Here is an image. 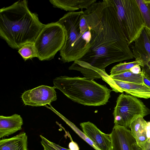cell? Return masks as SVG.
I'll return each mask as SVG.
<instances>
[{
    "label": "cell",
    "instance_id": "obj_1",
    "mask_svg": "<svg viewBox=\"0 0 150 150\" xmlns=\"http://www.w3.org/2000/svg\"><path fill=\"white\" fill-rule=\"evenodd\" d=\"M97 1L83 11L92 36L89 50L78 60L105 70L112 64L134 57L120 27L113 0Z\"/></svg>",
    "mask_w": 150,
    "mask_h": 150
},
{
    "label": "cell",
    "instance_id": "obj_16",
    "mask_svg": "<svg viewBox=\"0 0 150 150\" xmlns=\"http://www.w3.org/2000/svg\"><path fill=\"white\" fill-rule=\"evenodd\" d=\"M50 2L55 8L67 11L74 12L80 9H86L97 1L96 0H50Z\"/></svg>",
    "mask_w": 150,
    "mask_h": 150
},
{
    "label": "cell",
    "instance_id": "obj_14",
    "mask_svg": "<svg viewBox=\"0 0 150 150\" xmlns=\"http://www.w3.org/2000/svg\"><path fill=\"white\" fill-rule=\"evenodd\" d=\"M23 120L15 114L9 116H0V138L12 135L22 129Z\"/></svg>",
    "mask_w": 150,
    "mask_h": 150
},
{
    "label": "cell",
    "instance_id": "obj_4",
    "mask_svg": "<svg viewBox=\"0 0 150 150\" xmlns=\"http://www.w3.org/2000/svg\"><path fill=\"white\" fill-rule=\"evenodd\" d=\"M54 86L73 101L85 105L106 104L112 90L85 77L61 76L53 81Z\"/></svg>",
    "mask_w": 150,
    "mask_h": 150
},
{
    "label": "cell",
    "instance_id": "obj_20",
    "mask_svg": "<svg viewBox=\"0 0 150 150\" xmlns=\"http://www.w3.org/2000/svg\"><path fill=\"white\" fill-rule=\"evenodd\" d=\"M136 65L141 67L142 63L141 62L137 60L129 62L120 63L112 68L110 76H112L129 71L132 67Z\"/></svg>",
    "mask_w": 150,
    "mask_h": 150
},
{
    "label": "cell",
    "instance_id": "obj_26",
    "mask_svg": "<svg viewBox=\"0 0 150 150\" xmlns=\"http://www.w3.org/2000/svg\"><path fill=\"white\" fill-rule=\"evenodd\" d=\"M134 150V149H133Z\"/></svg>",
    "mask_w": 150,
    "mask_h": 150
},
{
    "label": "cell",
    "instance_id": "obj_5",
    "mask_svg": "<svg viewBox=\"0 0 150 150\" xmlns=\"http://www.w3.org/2000/svg\"><path fill=\"white\" fill-rule=\"evenodd\" d=\"M120 27L128 43L134 42L145 27L136 0H113Z\"/></svg>",
    "mask_w": 150,
    "mask_h": 150
},
{
    "label": "cell",
    "instance_id": "obj_2",
    "mask_svg": "<svg viewBox=\"0 0 150 150\" xmlns=\"http://www.w3.org/2000/svg\"><path fill=\"white\" fill-rule=\"evenodd\" d=\"M27 2L19 0L0 9V36L13 49L34 42L45 25L29 10Z\"/></svg>",
    "mask_w": 150,
    "mask_h": 150
},
{
    "label": "cell",
    "instance_id": "obj_18",
    "mask_svg": "<svg viewBox=\"0 0 150 150\" xmlns=\"http://www.w3.org/2000/svg\"><path fill=\"white\" fill-rule=\"evenodd\" d=\"M144 24L150 30V0H136Z\"/></svg>",
    "mask_w": 150,
    "mask_h": 150
},
{
    "label": "cell",
    "instance_id": "obj_17",
    "mask_svg": "<svg viewBox=\"0 0 150 150\" xmlns=\"http://www.w3.org/2000/svg\"><path fill=\"white\" fill-rule=\"evenodd\" d=\"M142 72L134 74L130 70L118 74L110 76L112 79L139 84H144L143 81Z\"/></svg>",
    "mask_w": 150,
    "mask_h": 150
},
{
    "label": "cell",
    "instance_id": "obj_8",
    "mask_svg": "<svg viewBox=\"0 0 150 150\" xmlns=\"http://www.w3.org/2000/svg\"><path fill=\"white\" fill-rule=\"evenodd\" d=\"M134 42L132 47L134 58L142 63V72L150 80V30L144 27Z\"/></svg>",
    "mask_w": 150,
    "mask_h": 150
},
{
    "label": "cell",
    "instance_id": "obj_24",
    "mask_svg": "<svg viewBox=\"0 0 150 150\" xmlns=\"http://www.w3.org/2000/svg\"><path fill=\"white\" fill-rule=\"evenodd\" d=\"M133 147L134 150H150V139L147 141L143 149H140L136 146H134Z\"/></svg>",
    "mask_w": 150,
    "mask_h": 150
},
{
    "label": "cell",
    "instance_id": "obj_15",
    "mask_svg": "<svg viewBox=\"0 0 150 150\" xmlns=\"http://www.w3.org/2000/svg\"><path fill=\"white\" fill-rule=\"evenodd\" d=\"M0 150H29L26 134L22 132L12 137L1 139Z\"/></svg>",
    "mask_w": 150,
    "mask_h": 150
},
{
    "label": "cell",
    "instance_id": "obj_21",
    "mask_svg": "<svg viewBox=\"0 0 150 150\" xmlns=\"http://www.w3.org/2000/svg\"><path fill=\"white\" fill-rule=\"evenodd\" d=\"M40 143L43 148V150H70L62 147L47 139L41 135Z\"/></svg>",
    "mask_w": 150,
    "mask_h": 150
},
{
    "label": "cell",
    "instance_id": "obj_6",
    "mask_svg": "<svg viewBox=\"0 0 150 150\" xmlns=\"http://www.w3.org/2000/svg\"><path fill=\"white\" fill-rule=\"evenodd\" d=\"M66 39L63 27L57 22L45 25L34 42L41 61L50 60L61 50Z\"/></svg>",
    "mask_w": 150,
    "mask_h": 150
},
{
    "label": "cell",
    "instance_id": "obj_10",
    "mask_svg": "<svg viewBox=\"0 0 150 150\" xmlns=\"http://www.w3.org/2000/svg\"><path fill=\"white\" fill-rule=\"evenodd\" d=\"M69 69L79 71L85 77L90 79H102L110 86L113 91L117 92V85L113 79L106 73L105 70L93 67L85 62L79 60L74 61Z\"/></svg>",
    "mask_w": 150,
    "mask_h": 150
},
{
    "label": "cell",
    "instance_id": "obj_22",
    "mask_svg": "<svg viewBox=\"0 0 150 150\" xmlns=\"http://www.w3.org/2000/svg\"><path fill=\"white\" fill-rule=\"evenodd\" d=\"M69 147L70 150H79L77 144L72 140L69 143Z\"/></svg>",
    "mask_w": 150,
    "mask_h": 150
},
{
    "label": "cell",
    "instance_id": "obj_9",
    "mask_svg": "<svg viewBox=\"0 0 150 150\" xmlns=\"http://www.w3.org/2000/svg\"><path fill=\"white\" fill-rule=\"evenodd\" d=\"M55 88L41 85L24 92L21 96L25 105L40 106L50 104L57 99Z\"/></svg>",
    "mask_w": 150,
    "mask_h": 150
},
{
    "label": "cell",
    "instance_id": "obj_13",
    "mask_svg": "<svg viewBox=\"0 0 150 150\" xmlns=\"http://www.w3.org/2000/svg\"><path fill=\"white\" fill-rule=\"evenodd\" d=\"M147 127V122L142 117L135 120L129 127L132 134L136 141V146L141 150L144 149L150 139V129Z\"/></svg>",
    "mask_w": 150,
    "mask_h": 150
},
{
    "label": "cell",
    "instance_id": "obj_19",
    "mask_svg": "<svg viewBox=\"0 0 150 150\" xmlns=\"http://www.w3.org/2000/svg\"><path fill=\"white\" fill-rule=\"evenodd\" d=\"M18 53L25 61L34 57L38 58V55L34 42L25 44L18 50Z\"/></svg>",
    "mask_w": 150,
    "mask_h": 150
},
{
    "label": "cell",
    "instance_id": "obj_7",
    "mask_svg": "<svg viewBox=\"0 0 150 150\" xmlns=\"http://www.w3.org/2000/svg\"><path fill=\"white\" fill-rule=\"evenodd\" d=\"M150 114V110L137 97L122 93L118 97L113 114L115 125L129 128L132 122Z\"/></svg>",
    "mask_w": 150,
    "mask_h": 150
},
{
    "label": "cell",
    "instance_id": "obj_23",
    "mask_svg": "<svg viewBox=\"0 0 150 150\" xmlns=\"http://www.w3.org/2000/svg\"><path fill=\"white\" fill-rule=\"evenodd\" d=\"M130 71L135 74H139L142 73L140 66L139 65H136L130 69Z\"/></svg>",
    "mask_w": 150,
    "mask_h": 150
},
{
    "label": "cell",
    "instance_id": "obj_11",
    "mask_svg": "<svg viewBox=\"0 0 150 150\" xmlns=\"http://www.w3.org/2000/svg\"><path fill=\"white\" fill-rule=\"evenodd\" d=\"M110 134V150H134L133 147L136 142L129 129L114 125Z\"/></svg>",
    "mask_w": 150,
    "mask_h": 150
},
{
    "label": "cell",
    "instance_id": "obj_25",
    "mask_svg": "<svg viewBox=\"0 0 150 150\" xmlns=\"http://www.w3.org/2000/svg\"><path fill=\"white\" fill-rule=\"evenodd\" d=\"M143 81L144 83L147 86L150 87V80L143 74Z\"/></svg>",
    "mask_w": 150,
    "mask_h": 150
},
{
    "label": "cell",
    "instance_id": "obj_3",
    "mask_svg": "<svg viewBox=\"0 0 150 150\" xmlns=\"http://www.w3.org/2000/svg\"><path fill=\"white\" fill-rule=\"evenodd\" d=\"M57 22L66 33L65 42L60 51L61 61L65 63L79 60L89 50L92 36L83 11L69 12Z\"/></svg>",
    "mask_w": 150,
    "mask_h": 150
},
{
    "label": "cell",
    "instance_id": "obj_12",
    "mask_svg": "<svg viewBox=\"0 0 150 150\" xmlns=\"http://www.w3.org/2000/svg\"><path fill=\"white\" fill-rule=\"evenodd\" d=\"M80 125L84 134L93 142L98 150H110V134H107L103 132L89 121L82 122Z\"/></svg>",
    "mask_w": 150,
    "mask_h": 150
}]
</instances>
